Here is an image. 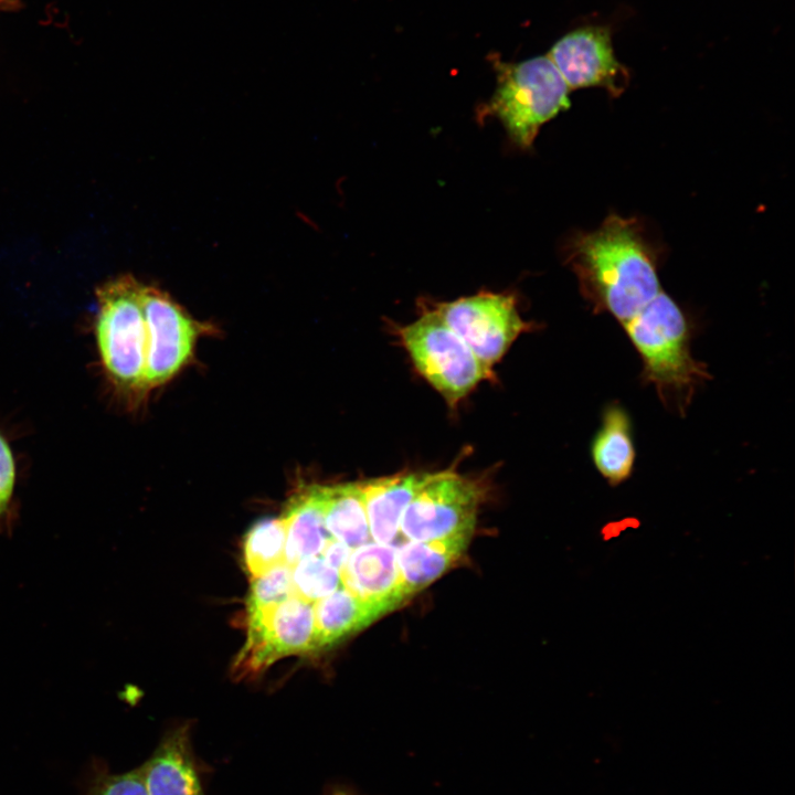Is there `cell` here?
<instances>
[{
  "instance_id": "6da1fadb",
  "label": "cell",
  "mask_w": 795,
  "mask_h": 795,
  "mask_svg": "<svg viewBox=\"0 0 795 795\" xmlns=\"http://www.w3.org/2000/svg\"><path fill=\"white\" fill-rule=\"evenodd\" d=\"M568 251L583 296L622 325L661 292L654 256L634 219L612 214L597 230L573 237Z\"/></svg>"
},
{
  "instance_id": "7a4b0ae2",
  "label": "cell",
  "mask_w": 795,
  "mask_h": 795,
  "mask_svg": "<svg viewBox=\"0 0 795 795\" xmlns=\"http://www.w3.org/2000/svg\"><path fill=\"white\" fill-rule=\"evenodd\" d=\"M623 327L642 358L644 381L666 405L683 412L709 378L706 365L691 354V327L683 310L661 290Z\"/></svg>"
},
{
  "instance_id": "3957f363",
  "label": "cell",
  "mask_w": 795,
  "mask_h": 795,
  "mask_svg": "<svg viewBox=\"0 0 795 795\" xmlns=\"http://www.w3.org/2000/svg\"><path fill=\"white\" fill-rule=\"evenodd\" d=\"M142 287L134 276L124 275L96 292L95 338L100 364L116 393L132 403L147 395Z\"/></svg>"
},
{
  "instance_id": "277c9868",
  "label": "cell",
  "mask_w": 795,
  "mask_h": 795,
  "mask_svg": "<svg viewBox=\"0 0 795 795\" xmlns=\"http://www.w3.org/2000/svg\"><path fill=\"white\" fill-rule=\"evenodd\" d=\"M496 91L480 115L498 118L510 139L527 149L540 127L570 106V88L548 55L496 63Z\"/></svg>"
},
{
  "instance_id": "5b68a950",
  "label": "cell",
  "mask_w": 795,
  "mask_h": 795,
  "mask_svg": "<svg viewBox=\"0 0 795 795\" xmlns=\"http://www.w3.org/2000/svg\"><path fill=\"white\" fill-rule=\"evenodd\" d=\"M416 371L455 407L481 381L492 379L486 367L442 319L436 309L398 329Z\"/></svg>"
},
{
  "instance_id": "8992f818",
  "label": "cell",
  "mask_w": 795,
  "mask_h": 795,
  "mask_svg": "<svg viewBox=\"0 0 795 795\" xmlns=\"http://www.w3.org/2000/svg\"><path fill=\"white\" fill-rule=\"evenodd\" d=\"M484 495V486L476 479L454 470L434 473L406 507L400 533L409 541L474 533Z\"/></svg>"
},
{
  "instance_id": "52a82bcc",
  "label": "cell",
  "mask_w": 795,
  "mask_h": 795,
  "mask_svg": "<svg viewBox=\"0 0 795 795\" xmlns=\"http://www.w3.org/2000/svg\"><path fill=\"white\" fill-rule=\"evenodd\" d=\"M247 640L233 664L237 678L261 672L287 655L314 649L312 605L295 595L247 612Z\"/></svg>"
},
{
  "instance_id": "ba28073f",
  "label": "cell",
  "mask_w": 795,
  "mask_h": 795,
  "mask_svg": "<svg viewBox=\"0 0 795 795\" xmlns=\"http://www.w3.org/2000/svg\"><path fill=\"white\" fill-rule=\"evenodd\" d=\"M146 394L169 382L191 361L198 338L210 326L193 319L168 293L144 285Z\"/></svg>"
},
{
  "instance_id": "9c48e42d",
  "label": "cell",
  "mask_w": 795,
  "mask_h": 795,
  "mask_svg": "<svg viewBox=\"0 0 795 795\" xmlns=\"http://www.w3.org/2000/svg\"><path fill=\"white\" fill-rule=\"evenodd\" d=\"M445 324L488 368L505 356L529 325L518 312L511 295L479 293L435 307Z\"/></svg>"
},
{
  "instance_id": "30bf717a",
  "label": "cell",
  "mask_w": 795,
  "mask_h": 795,
  "mask_svg": "<svg viewBox=\"0 0 795 795\" xmlns=\"http://www.w3.org/2000/svg\"><path fill=\"white\" fill-rule=\"evenodd\" d=\"M548 57L570 89L598 86L617 96L627 84V72L615 59L606 29L574 30L551 47Z\"/></svg>"
},
{
  "instance_id": "8fae6325",
  "label": "cell",
  "mask_w": 795,
  "mask_h": 795,
  "mask_svg": "<svg viewBox=\"0 0 795 795\" xmlns=\"http://www.w3.org/2000/svg\"><path fill=\"white\" fill-rule=\"evenodd\" d=\"M341 586L371 606L380 616L405 602L395 548L370 541L353 549L339 571Z\"/></svg>"
},
{
  "instance_id": "7c38bea8",
  "label": "cell",
  "mask_w": 795,
  "mask_h": 795,
  "mask_svg": "<svg viewBox=\"0 0 795 795\" xmlns=\"http://www.w3.org/2000/svg\"><path fill=\"white\" fill-rule=\"evenodd\" d=\"M140 770L148 795H205L190 724L166 733Z\"/></svg>"
},
{
  "instance_id": "4fadbf2b",
  "label": "cell",
  "mask_w": 795,
  "mask_h": 795,
  "mask_svg": "<svg viewBox=\"0 0 795 795\" xmlns=\"http://www.w3.org/2000/svg\"><path fill=\"white\" fill-rule=\"evenodd\" d=\"M434 473H402L361 483L370 537L391 544L400 533L402 516Z\"/></svg>"
},
{
  "instance_id": "5bb4252c",
  "label": "cell",
  "mask_w": 795,
  "mask_h": 795,
  "mask_svg": "<svg viewBox=\"0 0 795 795\" xmlns=\"http://www.w3.org/2000/svg\"><path fill=\"white\" fill-rule=\"evenodd\" d=\"M471 532L395 548L401 593L406 601L448 571L465 553Z\"/></svg>"
},
{
  "instance_id": "9a60e30c",
  "label": "cell",
  "mask_w": 795,
  "mask_h": 795,
  "mask_svg": "<svg viewBox=\"0 0 795 795\" xmlns=\"http://www.w3.org/2000/svg\"><path fill=\"white\" fill-rule=\"evenodd\" d=\"M591 457L596 470L612 487L632 476L636 449L632 420L622 405L615 403L604 409L601 426L591 443Z\"/></svg>"
},
{
  "instance_id": "2e32d148",
  "label": "cell",
  "mask_w": 795,
  "mask_h": 795,
  "mask_svg": "<svg viewBox=\"0 0 795 795\" xmlns=\"http://www.w3.org/2000/svg\"><path fill=\"white\" fill-rule=\"evenodd\" d=\"M283 519L286 527L284 561L289 568L320 554L332 539L325 523L320 485L307 486L295 494Z\"/></svg>"
},
{
  "instance_id": "e0dca14e",
  "label": "cell",
  "mask_w": 795,
  "mask_h": 795,
  "mask_svg": "<svg viewBox=\"0 0 795 795\" xmlns=\"http://www.w3.org/2000/svg\"><path fill=\"white\" fill-rule=\"evenodd\" d=\"M324 517L332 539L353 550L371 540L361 483L320 485Z\"/></svg>"
},
{
  "instance_id": "ac0fdd59",
  "label": "cell",
  "mask_w": 795,
  "mask_h": 795,
  "mask_svg": "<svg viewBox=\"0 0 795 795\" xmlns=\"http://www.w3.org/2000/svg\"><path fill=\"white\" fill-rule=\"evenodd\" d=\"M314 649L327 647L381 617L371 606L344 587L316 601Z\"/></svg>"
},
{
  "instance_id": "d6986e66",
  "label": "cell",
  "mask_w": 795,
  "mask_h": 795,
  "mask_svg": "<svg viewBox=\"0 0 795 795\" xmlns=\"http://www.w3.org/2000/svg\"><path fill=\"white\" fill-rule=\"evenodd\" d=\"M286 527L283 517L256 522L246 533L243 559L252 579L284 563Z\"/></svg>"
},
{
  "instance_id": "ffe728a7",
  "label": "cell",
  "mask_w": 795,
  "mask_h": 795,
  "mask_svg": "<svg viewBox=\"0 0 795 795\" xmlns=\"http://www.w3.org/2000/svg\"><path fill=\"white\" fill-rule=\"evenodd\" d=\"M290 569L294 595L308 603L341 587L339 571L318 556L303 559Z\"/></svg>"
},
{
  "instance_id": "44dd1931",
  "label": "cell",
  "mask_w": 795,
  "mask_h": 795,
  "mask_svg": "<svg viewBox=\"0 0 795 795\" xmlns=\"http://www.w3.org/2000/svg\"><path fill=\"white\" fill-rule=\"evenodd\" d=\"M293 595L292 569L282 563L262 576L252 579L246 612L283 602Z\"/></svg>"
},
{
  "instance_id": "7402d4cb",
  "label": "cell",
  "mask_w": 795,
  "mask_h": 795,
  "mask_svg": "<svg viewBox=\"0 0 795 795\" xmlns=\"http://www.w3.org/2000/svg\"><path fill=\"white\" fill-rule=\"evenodd\" d=\"M92 795H148L140 767L98 780Z\"/></svg>"
},
{
  "instance_id": "603a6c76",
  "label": "cell",
  "mask_w": 795,
  "mask_h": 795,
  "mask_svg": "<svg viewBox=\"0 0 795 795\" xmlns=\"http://www.w3.org/2000/svg\"><path fill=\"white\" fill-rule=\"evenodd\" d=\"M17 479L15 459L6 436L0 432V516L10 506Z\"/></svg>"
},
{
  "instance_id": "cb8c5ba5",
  "label": "cell",
  "mask_w": 795,
  "mask_h": 795,
  "mask_svg": "<svg viewBox=\"0 0 795 795\" xmlns=\"http://www.w3.org/2000/svg\"><path fill=\"white\" fill-rule=\"evenodd\" d=\"M351 551L342 542L330 539L320 554L328 565L340 571L346 565Z\"/></svg>"
},
{
  "instance_id": "d4e9b609",
  "label": "cell",
  "mask_w": 795,
  "mask_h": 795,
  "mask_svg": "<svg viewBox=\"0 0 795 795\" xmlns=\"http://www.w3.org/2000/svg\"><path fill=\"white\" fill-rule=\"evenodd\" d=\"M330 795H354V794H353L352 791H350V789L347 788V787H338V788H335V789L330 793Z\"/></svg>"
}]
</instances>
